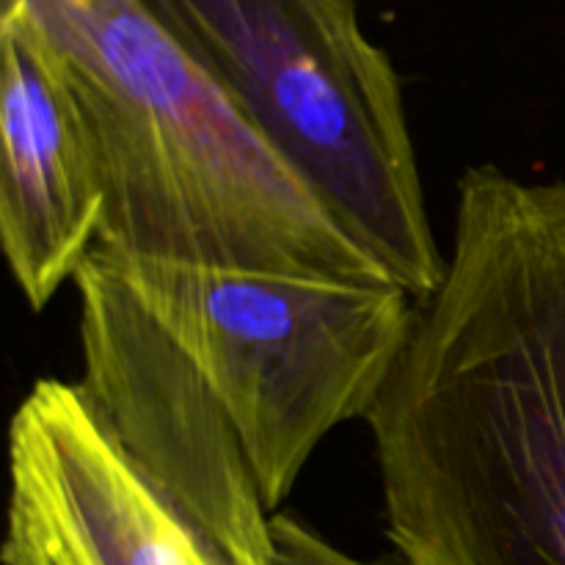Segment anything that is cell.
<instances>
[{
	"label": "cell",
	"mask_w": 565,
	"mask_h": 565,
	"mask_svg": "<svg viewBox=\"0 0 565 565\" xmlns=\"http://www.w3.org/2000/svg\"><path fill=\"white\" fill-rule=\"evenodd\" d=\"M241 114L386 274L445 279L401 75L356 0H147Z\"/></svg>",
	"instance_id": "3"
},
{
	"label": "cell",
	"mask_w": 565,
	"mask_h": 565,
	"mask_svg": "<svg viewBox=\"0 0 565 565\" xmlns=\"http://www.w3.org/2000/svg\"><path fill=\"white\" fill-rule=\"evenodd\" d=\"M99 252L221 403L270 513L331 430L373 414L417 318L395 281Z\"/></svg>",
	"instance_id": "4"
},
{
	"label": "cell",
	"mask_w": 565,
	"mask_h": 565,
	"mask_svg": "<svg viewBox=\"0 0 565 565\" xmlns=\"http://www.w3.org/2000/svg\"><path fill=\"white\" fill-rule=\"evenodd\" d=\"M77 384L132 461L241 550L274 557V513L230 417L180 348L127 290L99 246L75 276Z\"/></svg>",
	"instance_id": "6"
},
{
	"label": "cell",
	"mask_w": 565,
	"mask_h": 565,
	"mask_svg": "<svg viewBox=\"0 0 565 565\" xmlns=\"http://www.w3.org/2000/svg\"><path fill=\"white\" fill-rule=\"evenodd\" d=\"M3 565H276L166 494L77 381L39 379L9 428Z\"/></svg>",
	"instance_id": "5"
},
{
	"label": "cell",
	"mask_w": 565,
	"mask_h": 565,
	"mask_svg": "<svg viewBox=\"0 0 565 565\" xmlns=\"http://www.w3.org/2000/svg\"><path fill=\"white\" fill-rule=\"evenodd\" d=\"M6 3L47 36L83 110L105 191L97 246L158 263L395 281L147 0Z\"/></svg>",
	"instance_id": "2"
},
{
	"label": "cell",
	"mask_w": 565,
	"mask_h": 565,
	"mask_svg": "<svg viewBox=\"0 0 565 565\" xmlns=\"http://www.w3.org/2000/svg\"><path fill=\"white\" fill-rule=\"evenodd\" d=\"M403 565H565V180L469 166L367 419Z\"/></svg>",
	"instance_id": "1"
},
{
	"label": "cell",
	"mask_w": 565,
	"mask_h": 565,
	"mask_svg": "<svg viewBox=\"0 0 565 565\" xmlns=\"http://www.w3.org/2000/svg\"><path fill=\"white\" fill-rule=\"evenodd\" d=\"M274 541L276 565H403L348 555L292 513H274Z\"/></svg>",
	"instance_id": "8"
},
{
	"label": "cell",
	"mask_w": 565,
	"mask_h": 565,
	"mask_svg": "<svg viewBox=\"0 0 565 565\" xmlns=\"http://www.w3.org/2000/svg\"><path fill=\"white\" fill-rule=\"evenodd\" d=\"M0 50V243L28 307L42 312L99 243L105 191L61 58L6 0Z\"/></svg>",
	"instance_id": "7"
}]
</instances>
